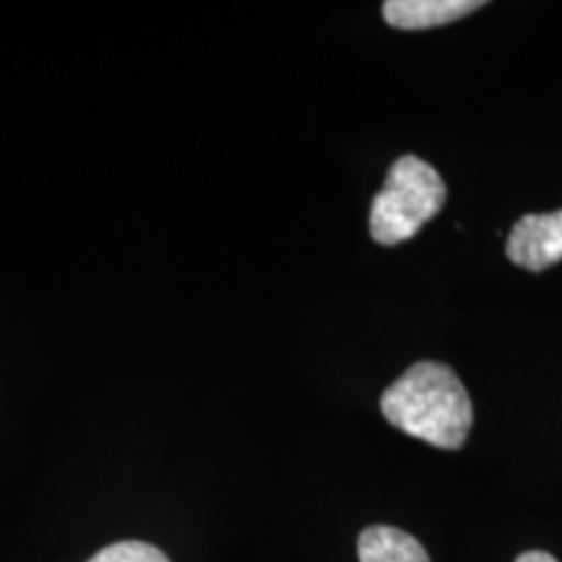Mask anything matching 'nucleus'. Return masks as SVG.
I'll list each match as a JSON object with an SVG mask.
<instances>
[{
	"label": "nucleus",
	"instance_id": "nucleus-6",
	"mask_svg": "<svg viewBox=\"0 0 562 562\" xmlns=\"http://www.w3.org/2000/svg\"><path fill=\"white\" fill-rule=\"evenodd\" d=\"M87 562H170V558L161 550H157L154 544L128 539V542L104 547V550L97 552L94 558Z\"/></svg>",
	"mask_w": 562,
	"mask_h": 562
},
{
	"label": "nucleus",
	"instance_id": "nucleus-5",
	"mask_svg": "<svg viewBox=\"0 0 562 562\" xmlns=\"http://www.w3.org/2000/svg\"><path fill=\"white\" fill-rule=\"evenodd\" d=\"M360 562H430L425 547L412 533L393 526H370L357 539Z\"/></svg>",
	"mask_w": 562,
	"mask_h": 562
},
{
	"label": "nucleus",
	"instance_id": "nucleus-4",
	"mask_svg": "<svg viewBox=\"0 0 562 562\" xmlns=\"http://www.w3.org/2000/svg\"><path fill=\"white\" fill-rule=\"evenodd\" d=\"M482 5L480 0H389L383 5V19L396 30L417 32L451 24Z\"/></svg>",
	"mask_w": 562,
	"mask_h": 562
},
{
	"label": "nucleus",
	"instance_id": "nucleus-7",
	"mask_svg": "<svg viewBox=\"0 0 562 562\" xmlns=\"http://www.w3.org/2000/svg\"><path fill=\"white\" fill-rule=\"evenodd\" d=\"M516 562H558V560H554L550 552H542V550H531V552H524V554H518Z\"/></svg>",
	"mask_w": 562,
	"mask_h": 562
},
{
	"label": "nucleus",
	"instance_id": "nucleus-3",
	"mask_svg": "<svg viewBox=\"0 0 562 562\" xmlns=\"http://www.w3.org/2000/svg\"><path fill=\"white\" fill-rule=\"evenodd\" d=\"M505 256L526 271H544L562 261V209L552 214H526L513 224Z\"/></svg>",
	"mask_w": 562,
	"mask_h": 562
},
{
	"label": "nucleus",
	"instance_id": "nucleus-1",
	"mask_svg": "<svg viewBox=\"0 0 562 562\" xmlns=\"http://www.w3.org/2000/svg\"><path fill=\"white\" fill-rule=\"evenodd\" d=\"M381 412L396 430L459 451L474 422V406L459 375L442 362H417L381 396Z\"/></svg>",
	"mask_w": 562,
	"mask_h": 562
},
{
	"label": "nucleus",
	"instance_id": "nucleus-2",
	"mask_svg": "<svg viewBox=\"0 0 562 562\" xmlns=\"http://www.w3.org/2000/svg\"><path fill=\"white\" fill-rule=\"evenodd\" d=\"M446 182L419 157H398L391 165L383 191L372 199L370 235L378 245L412 240L446 203Z\"/></svg>",
	"mask_w": 562,
	"mask_h": 562
}]
</instances>
